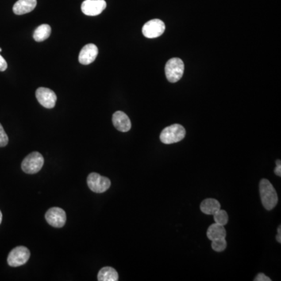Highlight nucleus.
I'll return each instance as SVG.
<instances>
[{
  "instance_id": "1",
  "label": "nucleus",
  "mask_w": 281,
  "mask_h": 281,
  "mask_svg": "<svg viewBox=\"0 0 281 281\" xmlns=\"http://www.w3.org/2000/svg\"><path fill=\"white\" fill-rule=\"evenodd\" d=\"M261 201L265 209L271 210L278 202V193L267 179H263L259 184Z\"/></svg>"
},
{
  "instance_id": "2",
  "label": "nucleus",
  "mask_w": 281,
  "mask_h": 281,
  "mask_svg": "<svg viewBox=\"0 0 281 281\" xmlns=\"http://www.w3.org/2000/svg\"><path fill=\"white\" fill-rule=\"evenodd\" d=\"M186 131L181 124H173L163 129L160 135V140L166 144L179 142L185 139Z\"/></svg>"
},
{
  "instance_id": "3",
  "label": "nucleus",
  "mask_w": 281,
  "mask_h": 281,
  "mask_svg": "<svg viewBox=\"0 0 281 281\" xmlns=\"http://www.w3.org/2000/svg\"><path fill=\"white\" fill-rule=\"evenodd\" d=\"M185 64L179 58H172L167 61L165 67V74L167 80L171 83L178 82L183 77Z\"/></svg>"
},
{
  "instance_id": "4",
  "label": "nucleus",
  "mask_w": 281,
  "mask_h": 281,
  "mask_svg": "<svg viewBox=\"0 0 281 281\" xmlns=\"http://www.w3.org/2000/svg\"><path fill=\"white\" fill-rule=\"evenodd\" d=\"M44 165V158L41 153L33 152L23 160L21 168L26 174H33L39 172Z\"/></svg>"
},
{
  "instance_id": "5",
  "label": "nucleus",
  "mask_w": 281,
  "mask_h": 281,
  "mask_svg": "<svg viewBox=\"0 0 281 281\" xmlns=\"http://www.w3.org/2000/svg\"><path fill=\"white\" fill-rule=\"evenodd\" d=\"M30 255H31L30 251L26 247L24 246L16 247L8 255V264L12 267H21L28 262Z\"/></svg>"
},
{
  "instance_id": "6",
  "label": "nucleus",
  "mask_w": 281,
  "mask_h": 281,
  "mask_svg": "<svg viewBox=\"0 0 281 281\" xmlns=\"http://www.w3.org/2000/svg\"><path fill=\"white\" fill-rule=\"evenodd\" d=\"M88 186L95 193H103L110 187L111 182L109 178L101 176L97 173L89 174L87 180Z\"/></svg>"
},
{
  "instance_id": "7",
  "label": "nucleus",
  "mask_w": 281,
  "mask_h": 281,
  "mask_svg": "<svg viewBox=\"0 0 281 281\" xmlns=\"http://www.w3.org/2000/svg\"><path fill=\"white\" fill-rule=\"evenodd\" d=\"M166 26L163 21L159 19H153L144 24L142 28V33L144 37L148 39H155L163 35Z\"/></svg>"
},
{
  "instance_id": "8",
  "label": "nucleus",
  "mask_w": 281,
  "mask_h": 281,
  "mask_svg": "<svg viewBox=\"0 0 281 281\" xmlns=\"http://www.w3.org/2000/svg\"><path fill=\"white\" fill-rule=\"evenodd\" d=\"M45 217L49 225L56 228H63L67 220V216H66L65 211L58 207L51 208L48 209Z\"/></svg>"
},
{
  "instance_id": "9",
  "label": "nucleus",
  "mask_w": 281,
  "mask_h": 281,
  "mask_svg": "<svg viewBox=\"0 0 281 281\" xmlns=\"http://www.w3.org/2000/svg\"><path fill=\"white\" fill-rule=\"evenodd\" d=\"M35 95L39 103L45 108L52 109L56 105L57 97L56 93L51 89L47 88H39L35 93Z\"/></svg>"
},
{
  "instance_id": "10",
  "label": "nucleus",
  "mask_w": 281,
  "mask_h": 281,
  "mask_svg": "<svg viewBox=\"0 0 281 281\" xmlns=\"http://www.w3.org/2000/svg\"><path fill=\"white\" fill-rule=\"evenodd\" d=\"M106 7L105 0H85L82 4V11L87 16H97Z\"/></svg>"
},
{
  "instance_id": "11",
  "label": "nucleus",
  "mask_w": 281,
  "mask_h": 281,
  "mask_svg": "<svg viewBox=\"0 0 281 281\" xmlns=\"http://www.w3.org/2000/svg\"><path fill=\"white\" fill-rule=\"evenodd\" d=\"M98 48L94 44H88L82 48L79 54L80 63L89 65L93 63L98 56Z\"/></svg>"
},
{
  "instance_id": "12",
  "label": "nucleus",
  "mask_w": 281,
  "mask_h": 281,
  "mask_svg": "<svg viewBox=\"0 0 281 281\" xmlns=\"http://www.w3.org/2000/svg\"><path fill=\"white\" fill-rule=\"evenodd\" d=\"M113 124L115 128L121 132H129L132 128V123L126 113L117 111L113 115Z\"/></svg>"
},
{
  "instance_id": "13",
  "label": "nucleus",
  "mask_w": 281,
  "mask_h": 281,
  "mask_svg": "<svg viewBox=\"0 0 281 281\" xmlns=\"http://www.w3.org/2000/svg\"><path fill=\"white\" fill-rule=\"evenodd\" d=\"M37 5V0H18L13 7L15 14L23 15L32 12Z\"/></svg>"
},
{
  "instance_id": "14",
  "label": "nucleus",
  "mask_w": 281,
  "mask_h": 281,
  "mask_svg": "<svg viewBox=\"0 0 281 281\" xmlns=\"http://www.w3.org/2000/svg\"><path fill=\"white\" fill-rule=\"evenodd\" d=\"M200 209L206 215H213L220 209V203L214 198H207L202 201Z\"/></svg>"
},
{
  "instance_id": "15",
  "label": "nucleus",
  "mask_w": 281,
  "mask_h": 281,
  "mask_svg": "<svg viewBox=\"0 0 281 281\" xmlns=\"http://www.w3.org/2000/svg\"><path fill=\"white\" fill-rule=\"evenodd\" d=\"M226 236H227V232L224 228V226L215 223L208 228L207 237L210 240L225 238Z\"/></svg>"
},
{
  "instance_id": "16",
  "label": "nucleus",
  "mask_w": 281,
  "mask_h": 281,
  "mask_svg": "<svg viewBox=\"0 0 281 281\" xmlns=\"http://www.w3.org/2000/svg\"><path fill=\"white\" fill-rule=\"evenodd\" d=\"M119 279L117 270L110 267H103L100 270L98 274V281H117Z\"/></svg>"
},
{
  "instance_id": "17",
  "label": "nucleus",
  "mask_w": 281,
  "mask_h": 281,
  "mask_svg": "<svg viewBox=\"0 0 281 281\" xmlns=\"http://www.w3.org/2000/svg\"><path fill=\"white\" fill-rule=\"evenodd\" d=\"M51 32L52 29L48 24H42L35 30L33 34L34 39L39 43L45 41L49 37Z\"/></svg>"
},
{
  "instance_id": "18",
  "label": "nucleus",
  "mask_w": 281,
  "mask_h": 281,
  "mask_svg": "<svg viewBox=\"0 0 281 281\" xmlns=\"http://www.w3.org/2000/svg\"><path fill=\"white\" fill-rule=\"evenodd\" d=\"M213 217H214L215 223L222 226L228 224V220H229L228 213L225 210H223L221 209L217 211V213H214Z\"/></svg>"
},
{
  "instance_id": "19",
  "label": "nucleus",
  "mask_w": 281,
  "mask_h": 281,
  "mask_svg": "<svg viewBox=\"0 0 281 281\" xmlns=\"http://www.w3.org/2000/svg\"><path fill=\"white\" fill-rule=\"evenodd\" d=\"M212 248L215 252H223L227 248V240L225 238L216 239V240H212Z\"/></svg>"
},
{
  "instance_id": "20",
  "label": "nucleus",
  "mask_w": 281,
  "mask_h": 281,
  "mask_svg": "<svg viewBox=\"0 0 281 281\" xmlns=\"http://www.w3.org/2000/svg\"><path fill=\"white\" fill-rule=\"evenodd\" d=\"M9 142L7 135L4 131L2 124H0V147H5Z\"/></svg>"
},
{
  "instance_id": "21",
  "label": "nucleus",
  "mask_w": 281,
  "mask_h": 281,
  "mask_svg": "<svg viewBox=\"0 0 281 281\" xmlns=\"http://www.w3.org/2000/svg\"><path fill=\"white\" fill-rule=\"evenodd\" d=\"M255 281H271V279L267 276L263 274H259L256 277H255Z\"/></svg>"
},
{
  "instance_id": "22",
  "label": "nucleus",
  "mask_w": 281,
  "mask_h": 281,
  "mask_svg": "<svg viewBox=\"0 0 281 281\" xmlns=\"http://www.w3.org/2000/svg\"><path fill=\"white\" fill-rule=\"evenodd\" d=\"M7 63L6 60L0 55V71H5L7 69Z\"/></svg>"
},
{
  "instance_id": "23",
  "label": "nucleus",
  "mask_w": 281,
  "mask_h": 281,
  "mask_svg": "<svg viewBox=\"0 0 281 281\" xmlns=\"http://www.w3.org/2000/svg\"><path fill=\"white\" fill-rule=\"evenodd\" d=\"M277 167H276L275 170H274V172H275V174L277 176H279V177H281V160L280 159H278L277 160Z\"/></svg>"
},
{
  "instance_id": "24",
  "label": "nucleus",
  "mask_w": 281,
  "mask_h": 281,
  "mask_svg": "<svg viewBox=\"0 0 281 281\" xmlns=\"http://www.w3.org/2000/svg\"><path fill=\"white\" fill-rule=\"evenodd\" d=\"M277 240L278 242L281 243V233H278V234L277 235Z\"/></svg>"
},
{
  "instance_id": "25",
  "label": "nucleus",
  "mask_w": 281,
  "mask_h": 281,
  "mask_svg": "<svg viewBox=\"0 0 281 281\" xmlns=\"http://www.w3.org/2000/svg\"><path fill=\"white\" fill-rule=\"evenodd\" d=\"M2 212H1V211H0V224H1V223H2Z\"/></svg>"
},
{
  "instance_id": "26",
  "label": "nucleus",
  "mask_w": 281,
  "mask_h": 281,
  "mask_svg": "<svg viewBox=\"0 0 281 281\" xmlns=\"http://www.w3.org/2000/svg\"><path fill=\"white\" fill-rule=\"evenodd\" d=\"M0 52H2V48H0Z\"/></svg>"
}]
</instances>
